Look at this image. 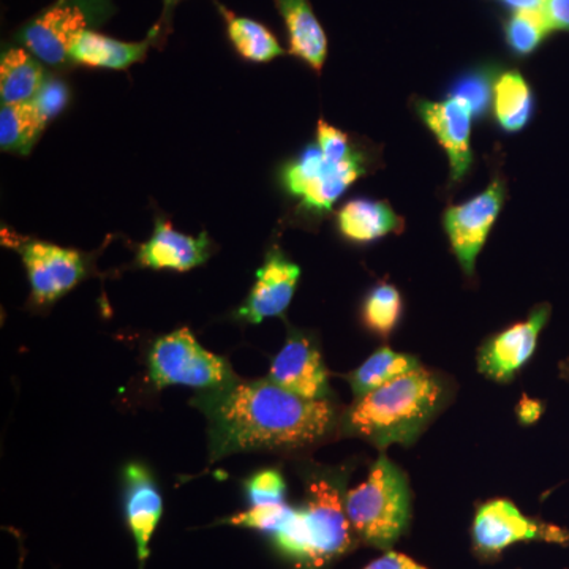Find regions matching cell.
I'll use <instances>...</instances> for the list:
<instances>
[{
  "instance_id": "1",
  "label": "cell",
  "mask_w": 569,
  "mask_h": 569,
  "mask_svg": "<svg viewBox=\"0 0 569 569\" xmlns=\"http://www.w3.org/2000/svg\"><path fill=\"white\" fill-rule=\"evenodd\" d=\"M208 421L209 462L252 451H299L339 430L331 400H309L269 378L236 380L192 399Z\"/></svg>"
},
{
  "instance_id": "2",
  "label": "cell",
  "mask_w": 569,
  "mask_h": 569,
  "mask_svg": "<svg viewBox=\"0 0 569 569\" xmlns=\"http://www.w3.org/2000/svg\"><path fill=\"white\" fill-rule=\"evenodd\" d=\"M447 399L437 373L418 367L385 387L355 399L340 417L343 436L358 437L380 449L413 445Z\"/></svg>"
},
{
  "instance_id": "3",
  "label": "cell",
  "mask_w": 569,
  "mask_h": 569,
  "mask_svg": "<svg viewBox=\"0 0 569 569\" xmlns=\"http://www.w3.org/2000/svg\"><path fill=\"white\" fill-rule=\"evenodd\" d=\"M355 537L380 550H391L411 520V490L406 473L381 455L369 477L346 498Z\"/></svg>"
},
{
  "instance_id": "4",
  "label": "cell",
  "mask_w": 569,
  "mask_h": 569,
  "mask_svg": "<svg viewBox=\"0 0 569 569\" xmlns=\"http://www.w3.org/2000/svg\"><path fill=\"white\" fill-rule=\"evenodd\" d=\"M148 377L157 389L187 387L198 392L224 388L239 380L230 362L201 347L189 328L176 329L152 343Z\"/></svg>"
},
{
  "instance_id": "5",
  "label": "cell",
  "mask_w": 569,
  "mask_h": 569,
  "mask_svg": "<svg viewBox=\"0 0 569 569\" xmlns=\"http://www.w3.org/2000/svg\"><path fill=\"white\" fill-rule=\"evenodd\" d=\"M114 13L111 0H58L18 32V40L40 62L61 67L81 32L92 31Z\"/></svg>"
},
{
  "instance_id": "6",
  "label": "cell",
  "mask_w": 569,
  "mask_h": 569,
  "mask_svg": "<svg viewBox=\"0 0 569 569\" xmlns=\"http://www.w3.org/2000/svg\"><path fill=\"white\" fill-rule=\"evenodd\" d=\"M346 478L337 471H310L301 505L307 530L312 539L313 568L353 549L355 533L346 508Z\"/></svg>"
},
{
  "instance_id": "7",
  "label": "cell",
  "mask_w": 569,
  "mask_h": 569,
  "mask_svg": "<svg viewBox=\"0 0 569 569\" xmlns=\"http://www.w3.org/2000/svg\"><path fill=\"white\" fill-rule=\"evenodd\" d=\"M366 164L361 151L343 162H332L326 159L316 142L283 168V187L302 209L321 216L331 211L348 187L366 173Z\"/></svg>"
},
{
  "instance_id": "8",
  "label": "cell",
  "mask_w": 569,
  "mask_h": 569,
  "mask_svg": "<svg viewBox=\"0 0 569 569\" xmlns=\"http://www.w3.org/2000/svg\"><path fill=\"white\" fill-rule=\"evenodd\" d=\"M471 539L479 556L489 559L523 541L568 545L569 530L527 518L512 501L496 498L478 508L471 526Z\"/></svg>"
},
{
  "instance_id": "9",
  "label": "cell",
  "mask_w": 569,
  "mask_h": 569,
  "mask_svg": "<svg viewBox=\"0 0 569 569\" xmlns=\"http://www.w3.org/2000/svg\"><path fill=\"white\" fill-rule=\"evenodd\" d=\"M507 186L503 179L497 178L486 187L485 192L463 204L449 206L443 213L449 244L467 277L475 274L478 254L488 241L490 230L503 208Z\"/></svg>"
},
{
  "instance_id": "10",
  "label": "cell",
  "mask_w": 569,
  "mask_h": 569,
  "mask_svg": "<svg viewBox=\"0 0 569 569\" xmlns=\"http://www.w3.org/2000/svg\"><path fill=\"white\" fill-rule=\"evenodd\" d=\"M18 250L28 272L31 298L36 306L52 305L88 276L84 254L78 250L33 239L22 242Z\"/></svg>"
},
{
  "instance_id": "11",
  "label": "cell",
  "mask_w": 569,
  "mask_h": 569,
  "mask_svg": "<svg viewBox=\"0 0 569 569\" xmlns=\"http://www.w3.org/2000/svg\"><path fill=\"white\" fill-rule=\"evenodd\" d=\"M269 380L309 400H331L328 369L320 347L309 332L291 329L272 359Z\"/></svg>"
},
{
  "instance_id": "12",
  "label": "cell",
  "mask_w": 569,
  "mask_h": 569,
  "mask_svg": "<svg viewBox=\"0 0 569 569\" xmlns=\"http://www.w3.org/2000/svg\"><path fill=\"white\" fill-rule=\"evenodd\" d=\"M549 316L548 305L535 307L527 320L509 326L486 340L485 346L479 348V372L497 383L511 381L537 350L539 335L548 323Z\"/></svg>"
},
{
  "instance_id": "13",
  "label": "cell",
  "mask_w": 569,
  "mask_h": 569,
  "mask_svg": "<svg viewBox=\"0 0 569 569\" xmlns=\"http://www.w3.org/2000/svg\"><path fill=\"white\" fill-rule=\"evenodd\" d=\"M301 277V268L279 249L272 247L257 271L252 290L236 317L247 323H263L268 318L284 316Z\"/></svg>"
},
{
  "instance_id": "14",
  "label": "cell",
  "mask_w": 569,
  "mask_h": 569,
  "mask_svg": "<svg viewBox=\"0 0 569 569\" xmlns=\"http://www.w3.org/2000/svg\"><path fill=\"white\" fill-rule=\"evenodd\" d=\"M417 112L421 121L429 127L430 132L436 134L438 144L448 153L452 181H462L473 164V153L470 148L473 114L468 110L467 104L452 97L443 102L419 100Z\"/></svg>"
},
{
  "instance_id": "15",
  "label": "cell",
  "mask_w": 569,
  "mask_h": 569,
  "mask_svg": "<svg viewBox=\"0 0 569 569\" xmlns=\"http://www.w3.org/2000/svg\"><path fill=\"white\" fill-rule=\"evenodd\" d=\"M123 512L132 531L140 565L149 559L153 531L162 519L163 500L156 478L148 467L130 462L122 470Z\"/></svg>"
},
{
  "instance_id": "16",
  "label": "cell",
  "mask_w": 569,
  "mask_h": 569,
  "mask_svg": "<svg viewBox=\"0 0 569 569\" xmlns=\"http://www.w3.org/2000/svg\"><path fill=\"white\" fill-rule=\"evenodd\" d=\"M209 257L211 239L206 231L194 238L176 231L167 220L157 219L151 238L138 250L137 263L141 268L186 272L204 264Z\"/></svg>"
},
{
  "instance_id": "17",
  "label": "cell",
  "mask_w": 569,
  "mask_h": 569,
  "mask_svg": "<svg viewBox=\"0 0 569 569\" xmlns=\"http://www.w3.org/2000/svg\"><path fill=\"white\" fill-rule=\"evenodd\" d=\"M160 24L142 41H121L96 31L81 32L71 43L70 62L97 69L127 70L141 62L153 41L159 39Z\"/></svg>"
},
{
  "instance_id": "18",
  "label": "cell",
  "mask_w": 569,
  "mask_h": 569,
  "mask_svg": "<svg viewBox=\"0 0 569 569\" xmlns=\"http://www.w3.org/2000/svg\"><path fill=\"white\" fill-rule=\"evenodd\" d=\"M337 228L343 238L358 244L377 241L403 230V219L387 201L356 198L337 212Z\"/></svg>"
},
{
  "instance_id": "19",
  "label": "cell",
  "mask_w": 569,
  "mask_h": 569,
  "mask_svg": "<svg viewBox=\"0 0 569 569\" xmlns=\"http://www.w3.org/2000/svg\"><path fill=\"white\" fill-rule=\"evenodd\" d=\"M290 37V52L316 71H321L328 56L325 29L309 0H276Z\"/></svg>"
},
{
  "instance_id": "20",
  "label": "cell",
  "mask_w": 569,
  "mask_h": 569,
  "mask_svg": "<svg viewBox=\"0 0 569 569\" xmlns=\"http://www.w3.org/2000/svg\"><path fill=\"white\" fill-rule=\"evenodd\" d=\"M47 81L43 66L26 48H10L0 61V97L3 103H28Z\"/></svg>"
},
{
  "instance_id": "21",
  "label": "cell",
  "mask_w": 569,
  "mask_h": 569,
  "mask_svg": "<svg viewBox=\"0 0 569 569\" xmlns=\"http://www.w3.org/2000/svg\"><path fill=\"white\" fill-rule=\"evenodd\" d=\"M417 356L399 353L389 347L378 348L358 369L348 373L347 381L353 391L355 399L369 395L370 391L385 387L396 378L407 376L417 370Z\"/></svg>"
},
{
  "instance_id": "22",
  "label": "cell",
  "mask_w": 569,
  "mask_h": 569,
  "mask_svg": "<svg viewBox=\"0 0 569 569\" xmlns=\"http://www.w3.org/2000/svg\"><path fill=\"white\" fill-rule=\"evenodd\" d=\"M493 114L498 126L508 133L520 132L533 114V93L518 70L497 77L493 86Z\"/></svg>"
},
{
  "instance_id": "23",
  "label": "cell",
  "mask_w": 569,
  "mask_h": 569,
  "mask_svg": "<svg viewBox=\"0 0 569 569\" xmlns=\"http://www.w3.org/2000/svg\"><path fill=\"white\" fill-rule=\"evenodd\" d=\"M47 122L33 102L2 103L0 110V148L3 152L28 156Z\"/></svg>"
},
{
  "instance_id": "24",
  "label": "cell",
  "mask_w": 569,
  "mask_h": 569,
  "mask_svg": "<svg viewBox=\"0 0 569 569\" xmlns=\"http://www.w3.org/2000/svg\"><path fill=\"white\" fill-rule=\"evenodd\" d=\"M223 11L227 17L228 37L236 51L250 62H271L272 59L284 54L274 33L269 31L261 22L250 18H239Z\"/></svg>"
},
{
  "instance_id": "25",
  "label": "cell",
  "mask_w": 569,
  "mask_h": 569,
  "mask_svg": "<svg viewBox=\"0 0 569 569\" xmlns=\"http://www.w3.org/2000/svg\"><path fill=\"white\" fill-rule=\"evenodd\" d=\"M402 295L392 283H377L366 295L361 307V321L366 329L380 337H389L402 318Z\"/></svg>"
},
{
  "instance_id": "26",
  "label": "cell",
  "mask_w": 569,
  "mask_h": 569,
  "mask_svg": "<svg viewBox=\"0 0 569 569\" xmlns=\"http://www.w3.org/2000/svg\"><path fill=\"white\" fill-rule=\"evenodd\" d=\"M552 31L542 10H518L505 26L508 47L518 56H529Z\"/></svg>"
},
{
  "instance_id": "27",
  "label": "cell",
  "mask_w": 569,
  "mask_h": 569,
  "mask_svg": "<svg viewBox=\"0 0 569 569\" xmlns=\"http://www.w3.org/2000/svg\"><path fill=\"white\" fill-rule=\"evenodd\" d=\"M496 81L492 69L475 70L473 73H468L456 82L449 97L467 104L473 118H481L488 112L490 102H493Z\"/></svg>"
},
{
  "instance_id": "28",
  "label": "cell",
  "mask_w": 569,
  "mask_h": 569,
  "mask_svg": "<svg viewBox=\"0 0 569 569\" xmlns=\"http://www.w3.org/2000/svg\"><path fill=\"white\" fill-rule=\"evenodd\" d=\"M246 496L250 507H274L287 503V482L276 468L257 471L246 482Z\"/></svg>"
},
{
  "instance_id": "29",
  "label": "cell",
  "mask_w": 569,
  "mask_h": 569,
  "mask_svg": "<svg viewBox=\"0 0 569 569\" xmlns=\"http://www.w3.org/2000/svg\"><path fill=\"white\" fill-rule=\"evenodd\" d=\"M290 509L291 507L288 503L274 505V507H250L247 511L231 516L230 519L223 520V522L274 535L277 529L282 526Z\"/></svg>"
},
{
  "instance_id": "30",
  "label": "cell",
  "mask_w": 569,
  "mask_h": 569,
  "mask_svg": "<svg viewBox=\"0 0 569 569\" xmlns=\"http://www.w3.org/2000/svg\"><path fill=\"white\" fill-rule=\"evenodd\" d=\"M317 146L326 159L343 162L353 157L358 149L351 146L350 138L342 130L321 119L317 127Z\"/></svg>"
},
{
  "instance_id": "31",
  "label": "cell",
  "mask_w": 569,
  "mask_h": 569,
  "mask_svg": "<svg viewBox=\"0 0 569 569\" xmlns=\"http://www.w3.org/2000/svg\"><path fill=\"white\" fill-rule=\"evenodd\" d=\"M69 100L70 92L66 82L50 78V80L44 81L43 88L40 89L32 102L39 110L41 118L48 123L61 114Z\"/></svg>"
},
{
  "instance_id": "32",
  "label": "cell",
  "mask_w": 569,
  "mask_h": 569,
  "mask_svg": "<svg viewBox=\"0 0 569 569\" xmlns=\"http://www.w3.org/2000/svg\"><path fill=\"white\" fill-rule=\"evenodd\" d=\"M362 569H429L419 565L418 561L410 559L406 553L395 552V550H387L383 556L370 561L367 567Z\"/></svg>"
},
{
  "instance_id": "33",
  "label": "cell",
  "mask_w": 569,
  "mask_h": 569,
  "mask_svg": "<svg viewBox=\"0 0 569 569\" xmlns=\"http://www.w3.org/2000/svg\"><path fill=\"white\" fill-rule=\"evenodd\" d=\"M542 11L552 31H569V0H546Z\"/></svg>"
},
{
  "instance_id": "34",
  "label": "cell",
  "mask_w": 569,
  "mask_h": 569,
  "mask_svg": "<svg viewBox=\"0 0 569 569\" xmlns=\"http://www.w3.org/2000/svg\"><path fill=\"white\" fill-rule=\"evenodd\" d=\"M508 9L518 10H542L546 0H497Z\"/></svg>"
},
{
  "instance_id": "35",
  "label": "cell",
  "mask_w": 569,
  "mask_h": 569,
  "mask_svg": "<svg viewBox=\"0 0 569 569\" xmlns=\"http://www.w3.org/2000/svg\"><path fill=\"white\" fill-rule=\"evenodd\" d=\"M179 2H181V0H163L164 17H170L171 11H173L174 7L178 6Z\"/></svg>"
}]
</instances>
